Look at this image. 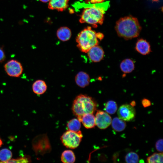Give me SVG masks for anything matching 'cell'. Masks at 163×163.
<instances>
[{
  "mask_svg": "<svg viewBox=\"0 0 163 163\" xmlns=\"http://www.w3.org/2000/svg\"><path fill=\"white\" fill-rule=\"evenodd\" d=\"M115 29L119 37L129 40L137 37L141 31V27L137 18L129 16L118 20Z\"/></svg>",
  "mask_w": 163,
  "mask_h": 163,
  "instance_id": "6da1fadb",
  "label": "cell"
},
{
  "mask_svg": "<svg viewBox=\"0 0 163 163\" xmlns=\"http://www.w3.org/2000/svg\"><path fill=\"white\" fill-rule=\"evenodd\" d=\"M97 104L91 97L80 94L74 100L72 107L73 114L80 121L82 117L87 113H93L97 109Z\"/></svg>",
  "mask_w": 163,
  "mask_h": 163,
  "instance_id": "7a4b0ae2",
  "label": "cell"
},
{
  "mask_svg": "<svg viewBox=\"0 0 163 163\" xmlns=\"http://www.w3.org/2000/svg\"><path fill=\"white\" fill-rule=\"evenodd\" d=\"M103 7L93 6L86 8L83 10L79 19L81 23H87L91 24L96 27L97 24H102L104 20V14L105 11L108 6Z\"/></svg>",
  "mask_w": 163,
  "mask_h": 163,
  "instance_id": "3957f363",
  "label": "cell"
},
{
  "mask_svg": "<svg viewBox=\"0 0 163 163\" xmlns=\"http://www.w3.org/2000/svg\"><path fill=\"white\" fill-rule=\"evenodd\" d=\"M97 33L90 27L80 32L76 39L77 46L82 52L87 53L92 47L98 45Z\"/></svg>",
  "mask_w": 163,
  "mask_h": 163,
  "instance_id": "277c9868",
  "label": "cell"
},
{
  "mask_svg": "<svg viewBox=\"0 0 163 163\" xmlns=\"http://www.w3.org/2000/svg\"><path fill=\"white\" fill-rule=\"evenodd\" d=\"M32 144L33 149L37 155H44L49 153L51 150L50 141L46 134L40 135L35 137Z\"/></svg>",
  "mask_w": 163,
  "mask_h": 163,
  "instance_id": "5b68a950",
  "label": "cell"
},
{
  "mask_svg": "<svg viewBox=\"0 0 163 163\" xmlns=\"http://www.w3.org/2000/svg\"><path fill=\"white\" fill-rule=\"evenodd\" d=\"M82 137L80 130L75 132L68 130L62 135L61 140L62 144L66 147L74 149L78 146Z\"/></svg>",
  "mask_w": 163,
  "mask_h": 163,
  "instance_id": "8992f818",
  "label": "cell"
},
{
  "mask_svg": "<svg viewBox=\"0 0 163 163\" xmlns=\"http://www.w3.org/2000/svg\"><path fill=\"white\" fill-rule=\"evenodd\" d=\"M4 68L8 75L14 77H19L23 70L21 63L14 59H11L7 62L5 65Z\"/></svg>",
  "mask_w": 163,
  "mask_h": 163,
  "instance_id": "52a82bcc",
  "label": "cell"
},
{
  "mask_svg": "<svg viewBox=\"0 0 163 163\" xmlns=\"http://www.w3.org/2000/svg\"><path fill=\"white\" fill-rule=\"evenodd\" d=\"M119 118L126 121H130L135 117L136 111L134 107L130 105L125 104L121 105L117 111Z\"/></svg>",
  "mask_w": 163,
  "mask_h": 163,
  "instance_id": "ba28073f",
  "label": "cell"
},
{
  "mask_svg": "<svg viewBox=\"0 0 163 163\" xmlns=\"http://www.w3.org/2000/svg\"><path fill=\"white\" fill-rule=\"evenodd\" d=\"M95 117V125L100 129H106L111 124L112 119L110 116L103 111L97 110Z\"/></svg>",
  "mask_w": 163,
  "mask_h": 163,
  "instance_id": "9c48e42d",
  "label": "cell"
},
{
  "mask_svg": "<svg viewBox=\"0 0 163 163\" xmlns=\"http://www.w3.org/2000/svg\"><path fill=\"white\" fill-rule=\"evenodd\" d=\"M90 60L93 62H97L101 61L103 58L104 51L98 45L92 47L87 53Z\"/></svg>",
  "mask_w": 163,
  "mask_h": 163,
  "instance_id": "30bf717a",
  "label": "cell"
},
{
  "mask_svg": "<svg viewBox=\"0 0 163 163\" xmlns=\"http://www.w3.org/2000/svg\"><path fill=\"white\" fill-rule=\"evenodd\" d=\"M135 49L137 52L144 55L148 54L151 52L150 44L146 40L143 39L137 40Z\"/></svg>",
  "mask_w": 163,
  "mask_h": 163,
  "instance_id": "8fae6325",
  "label": "cell"
},
{
  "mask_svg": "<svg viewBox=\"0 0 163 163\" xmlns=\"http://www.w3.org/2000/svg\"><path fill=\"white\" fill-rule=\"evenodd\" d=\"M75 81L77 85L82 88L88 86L90 82V78L89 75L83 72H79L75 77Z\"/></svg>",
  "mask_w": 163,
  "mask_h": 163,
  "instance_id": "7c38bea8",
  "label": "cell"
},
{
  "mask_svg": "<svg viewBox=\"0 0 163 163\" xmlns=\"http://www.w3.org/2000/svg\"><path fill=\"white\" fill-rule=\"evenodd\" d=\"M69 0H50L48 7L51 10L62 11L68 6Z\"/></svg>",
  "mask_w": 163,
  "mask_h": 163,
  "instance_id": "4fadbf2b",
  "label": "cell"
},
{
  "mask_svg": "<svg viewBox=\"0 0 163 163\" xmlns=\"http://www.w3.org/2000/svg\"><path fill=\"white\" fill-rule=\"evenodd\" d=\"M81 122L87 129L94 127L95 125V117L93 113H87L83 115L81 117Z\"/></svg>",
  "mask_w": 163,
  "mask_h": 163,
  "instance_id": "5bb4252c",
  "label": "cell"
},
{
  "mask_svg": "<svg viewBox=\"0 0 163 163\" xmlns=\"http://www.w3.org/2000/svg\"><path fill=\"white\" fill-rule=\"evenodd\" d=\"M32 89L34 93L37 95H41L46 91L47 86L44 81L42 80H38L33 84Z\"/></svg>",
  "mask_w": 163,
  "mask_h": 163,
  "instance_id": "9a60e30c",
  "label": "cell"
},
{
  "mask_svg": "<svg viewBox=\"0 0 163 163\" xmlns=\"http://www.w3.org/2000/svg\"><path fill=\"white\" fill-rule=\"evenodd\" d=\"M58 38L62 41L68 40L70 38L72 33L71 30L68 27H63L59 28L56 32Z\"/></svg>",
  "mask_w": 163,
  "mask_h": 163,
  "instance_id": "2e32d148",
  "label": "cell"
},
{
  "mask_svg": "<svg viewBox=\"0 0 163 163\" xmlns=\"http://www.w3.org/2000/svg\"><path fill=\"white\" fill-rule=\"evenodd\" d=\"M120 68L121 70L125 73H129L134 69L135 65L133 61L130 59H126L120 63Z\"/></svg>",
  "mask_w": 163,
  "mask_h": 163,
  "instance_id": "e0dca14e",
  "label": "cell"
},
{
  "mask_svg": "<svg viewBox=\"0 0 163 163\" xmlns=\"http://www.w3.org/2000/svg\"><path fill=\"white\" fill-rule=\"evenodd\" d=\"M111 123L113 129L116 132H121L124 129L126 126L124 120L119 117H116L112 120Z\"/></svg>",
  "mask_w": 163,
  "mask_h": 163,
  "instance_id": "ac0fdd59",
  "label": "cell"
},
{
  "mask_svg": "<svg viewBox=\"0 0 163 163\" xmlns=\"http://www.w3.org/2000/svg\"><path fill=\"white\" fill-rule=\"evenodd\" d=\"M62 161L64 163H73L75 160L74 152L71 150H67L64 151L61 157Z\"/></svg>",
  "mask_w": 163,
  "mask_h": 163,
  "instance_id": "d6986e66",
  "label": "cell"
},
{
  "mask_svg": "<svg viewBox=\"0 0 163 163\" xmlns=\"http://www.w3.org/2000/svg\"><path fill=\"white\" fill-rule=\"evenodd\" d=\"M11 152L7 148H4L0 150V163H6L12 157Z\"/></svg>",
  "mask_w": 163,
  "mask_h": 163,
  "instance_id": "ffe728a7",
  "label": "cell"
},
{
  "mask_svg": "<svg viewBox=\"0 0 163 163\" xmlns=\"http://www.w3.org/2000/svg\"><path fill=\"white\" fill-rule=\"evenodd\" d=\"M67 126L69 130L77 132L81 128V122L78 118L73 119L68 122Z\"/></svg>",
  "mask_w": 163,
  "mask_h": 163,
  "instance_id": "44dd1931",
  "label": "cell"
},
{
  "mask_svg": "<svg viewBox=\"0 0 163 163\" xmlns=\"http://www.w3.org/2000/svg\"><path fill=\"white\" fill-rule=\"evenodd\" d=\"M117 108L116 103L114 101L110 100L105 104L104 110L106 112L111 114L114 113Z\"/></svg>",
  "mask_w": 163,
  "mask_h": 163,
  "instance_id": "7402d4cb",
  "label": "cell"
},
{
  "mask_svg": "<svg viewBox=\"0 0 163 163\" xmlns=\"http://www.w3.org/2000/svg\"><path fill=\"white\" fill-rule=\"evenodd\" d=\"M163 153H154L148 157L147 159V162L149 163H162Z\"/></svg>",
  "mask_w": 163,
  "mask_h": 163,
  "instance_id": "603a6c76",
  "label": "cell"
},
{
  "mask_svg": "<svg viewBox=\"0 0 163 163\" xmlns=\"http://www.w3.org/2000/svg\"><path fill=\"white\" fill-rule=\"evenodd\" d=\"M125 160L128 163H136L139 161V156L136 153L131 152L127 153L125 157Z\"/></svg>",
  "mask_w": 163,
  "mask_h": 163,
  "instance_id": "cb8c5ba5",
  "label": "cell"
},
{
  "mask_svg": "<svg viewBox=\"0 0 163 163\" xmlns=\"http://www.w3.org/2000/svg\"><path fill=\"white\" fill-rule=\"evenodd\" d=\"M31 162L30 157L29 156H25L21 157L16 159L11 158L6 163H30Z\"/></svg>",
  "mask_w": 163,
  "mask_h": 163,
  "instance_id": "d4e9b609",
  "label": "cell"
},
{
  "mask_svg": "<svg viewBox=\"0 0 163 163\" xmlns=\"http://www.w3.org/2000/svg\"><path fill=\"white\" fill-rule=\"evenodd\" d=\"M155 147L156 150L161 152H163V139H160L156 142Z\"/></svg>",
  "mask_w": 163,
  "mask_h": 163,
  "instance_id": "484cf974",
  "label": "cell"
},
{
  "mask_svg": "<svg viewBox=\"0 0 163 163\" xmlns=\"http://www.w3.org/2000/svg\"><path fill=\"white\" fill-rule=\"evenodd\" d=\"M5 58V55L3 48L0 46V63L4 61Z\"/></svg>",
  "mask_w": 163,
  "mask_h": 163,
  "instance_id": "4316f807",
  "label": "cell"
},
{
  "mask_svg": "<svg viewBox=\"0 0 163 163\" xmlns=\"http://www.w3.org/2000/svg\"><path fill=\"white\" fill-rule=\"evenodd\" d=\"M142 104L144 107H148L151 105L150 101L146 98H144L142 100Z\"/></svg>",
  "mask_w": 163,
  "mask_h": 163,
  "instance_id": "83f0119b",
  "label": "cell"
},
{
  "mask_svg": "<svg viewBox=\"0 0 163 163\" xmlns=\"http://www.w3.org/2000/svg\"><path fill=\"white\" fill-rule=\"evenodd\" d=\"M105 0H90V2L93 4L101 3Z\"/></svg>",
  "mask_w": 163,
  "mask_h": 163,
  "instance_id": "f1b7e54d",
  "label": "cell"
},
{
  "mask_svg": "<svg viewBox=\"0 0 163 163\" xmlns=\"http://www.w3.org/2000/svg\"><path fill=\"white\" fill-rule=\"evenodd\" d=\"M97 36L98 39L100 40H101L103 39L104 37V35L101 33H97Z\"/></svg>",
  "mask_w": 163,
  "mask_h": 163,
  "instance_id": "f546056e",
  "label": "cell"
},
{
  "mask_svg": "<svg viewBox=\"0 0 163 163\" xmlns=\"http://www.w3.org/2000/svg\"><path fill=\"white\" fill-rule=\"evenodd\" d=\"M130 105L133 106L134 107L136 105V102L134 101H133L131 102L130 104Z\"/></svg>",
  "mask_w": 163,
  "mask_h": 163,
  "instance_id": "4dcf8cb0",
  "label": "cell"
},
{
  "mask_svg": "<svg viewBox=\"0 0 163 163\" xmlns=\"http://www.w3.org/2000/svg\"><path fill=\"white\" fill-rule=\"evenodd\" d=\"M40 1L43 2H47L49 1L50 0H40Z\"/></svg>",
  "mask_w": 163,
  "mask_h": 163,
  "instance_id": "1f68e13d",
  "label": "cell"
},
{
  "mask_svg": "<svg viewBox=\"0 0 163 163\" xmlns=\"http://www.w3.org/2000/svg\"><path fill=\"white\" fill-rule=\"evenodd\" d=\"M3 144V142L2 139L0 138V147L2 146Z\"/></svg>",
  "mask_w": 163,
  "mask_h": 163,
  "instance_id": "d6a6232c",
  "label": "cell"
},
{
  "mask_svg": "<svg viewBox=\"0 0 163 163\" xmlns=\"http://www.w3.org/2000/svg\"><path fill=\"white\" fill-rule=\"evenodd\" d=\"M154 0V1H156L157 0Z\"/></svg>",
  "mask_w": 163,
  "mask_h": 163,
  "instance_id": "836d02e7",
  "label": "cell"
}]
</instances>
